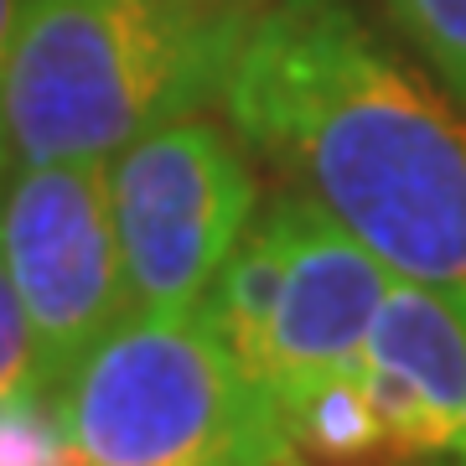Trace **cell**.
I'll list each match as a JSON object with an SVG mask.
<instances>
[{
    "mask_svg": "<svg viewBox=\"0 0 466 466\" xmlns=\"http://www.w3.org/2000/svg\"><path fill=\"white\" fill-rule=\"evenodd\" d=\"M218 109L394 280L466 317V109L358 0H265Z\"/></svg>",
    "mask_w": 466,
    "mask_h": 466,
    "instance_id": "cell-1",
    "label": "cell"
},
{
    "mask_svg": "<svg viewBox=\"0 0 466 466\" xmlns=\"http://www.w3.org/2000/svg\"><path fill=\"white\" fill-rule=\"evenodd\" d=\"M265 0H36L5 78L11 167L109 161L208 115Z\"/></svg>",
    "mask_w": 466,
    "mask_h": 466,
    "instance_id": "cell-2",
    "label": "cell"
},
{
    "mask_svg": "<svg viewBox=\"0 0 466 466\" xmlns=\"http://www.w3.org/2000/svg\"><path fill=\"white\" fill-rule=\"evenodd\" d=\"M57 394L78 466H290L280 410L202 311H130Z\"/></svg>",
    "mask_w": 466,
    "mask_h": 466,
    "instance_id": "cell-3",
    "label": "cell"
},
{
    "mask_svg": "<svg viewBox=\"0 0 466 466\" xmlns=\"http://www.w3.org/2000/svg\"><path fill=\"white\" fill-rule=\"evenodd\" d=\"M259 161L213 115L171 119L109 156V213L130 311L187 317L259 213Z\"/></svg>",
    "mask_w": 466,
    "mask_h": 466,
    "instance_id": "cell-4",
    "label": "cell"
},
{
    "mask_svg": "<svg viewBox=\"0 0 466 466\" xmlns=\"http://www.w3.org/2000/svg\"><path fill=\"white\" fill-rule=\"evenodd\" d=\"M104 167L109 161L11 167L0 182V259L36 337L47 389L130 317Z\"/></svg>",
    "mask_w": 466,
    "mask_h": 466,
    "instance_id": "cell-5",
    "label": "cell"
},
{
    "mask_svg": "<svg viewBox=\"0 0 466 466\" xmlns=\"http://www.w3.org/2000/svg\"><path fill=\"white\" fill-rule=\"evenodd\" d=\"M285 198H290V265L269 327L280 420L290 404H300L311 389L348 373L363 358L373 317L394 285V275L348 228H337L321 202L296 187H285Z\"/></svg>",
    "mask_w": 466,
    "mask_h": 466,
    "instance_id": "cell-6",
    "label": "cell"
},
{
    "mask_svg": "<svg viewBox=\"0 0 466 466\" xmlns=\"http://www.w3.org/2000/svg\"><path fill=\"white\" fill-rule=\"evenodd\" d=\"M435 84L466 109V0H383Z\"/></svg>",
    "mask_w": 466,
    "mask_h": 466,
    "instance_id": "cell-7",
    "label": "cell"
},
{
    "mask_svg": "<svg viewBox=\"0 0 466 466\" xmlns=\"http://www.w3.org/2000/svg\"><path fill=\"white\" fill-rule=\"evenodd\" d=\"M0 466H78L57 404L42 394L0 404Z\"/></svg>",
    "mask_w": 466,
    "mask_h": 466,
    "instance_id": "cell-8",
    "label": "cell"
},
{
    "mask_svg": "<svg viewBox=\"0 0 466 466\" xmlns=\"http://www.w3.org/2000/svg\"><path fill=\"white\" fill-rule=\"evenodd\" d=\"M32 394H47V368H42L36 337L21 317V300L11 290L5 259H0V404L32 400Z\"/></svg>",
    "mask_w": 466,
    "mask_h": 466,
    "instance_id": "cell-9",
    "label": "cell"
},
{
    "mask_svg": "<svg viewBox=\"0 0 466 466\" xmlns=\"http://www.w3.org/2000/svg\"><path fill=\"white\" fill-rule=\"evenodd\" d=\"M36 0H0V182L11 177V150H5V78H11V57H16L21 26L32 16Z\"/></svg>",
    "mask_w": 466,
    "mask_h": 466,
    "instance_id": "cell-10",
    "label": "cell"
}]
</instances>
